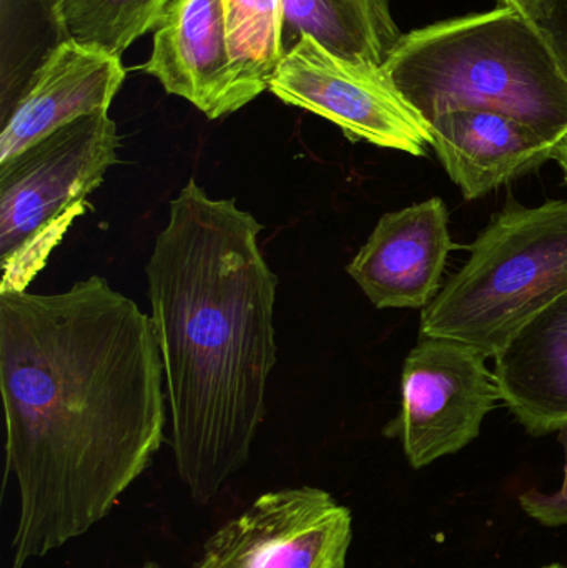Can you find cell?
I'll return each instance as SVG.
<instances>
[{
	"instance_id": "1",
	"label": "cell",
	"mask_w": 567,
	"mask_h": 568,
	"mask_svg": "<svg viewBox=\"0 0 567 568\" xmlns=\"http://www.w3.org/2000/svg\"><path fill=\"white\" fill-rule=\"evenodd\" d=\"M163 383L152 320L102 276L0 293L12 568L85 536L149 469L165 440Z\"/></svg>"
},
{
	"instance_id": "2",
	"label": "cell",
	"mask_w": 567,
	"mask_h": 568,
	"mask_svg": "<svg viewBox=\"0 0 567 568\" xmlns=\"http://www.w3.org/2000/svg\"><path fill=\"white\" fill-rule=\"evenodd\" d=\"M262 232L235 200L212 199L192 179L170 202L146 263L173 460L196 506L246 466L265 420L279 278Z\"/></svg>"
},
{
	"instance_id": "3",
	"label": "cell",
	"mask_w": 567,
	"mask_h": 568,
	"mask_svg": "<svg viewBox=\"0 0 567 568\" xmlns=\"http://www.w3.org/2000/svg\"><path fill=\"white\" fill-rule=\"evenodd\" d=\"M383 75L428 125L453 110H489L555 142L567 135L565 73L541 30L515 7L406 33Z\"/></svg>"
},
{
	"instance_id": "4",
	"label": "cell",
	"mask_w": 567,
	"mask_h": 568,
	"mask_svg": "<svg viewBox=\"0 0 567 568\" xmlns=\"http://www.w3.org/2000/svg\"><path fill=\"white\" fill-rule=\"evenodd\" d=\"M469 252L422 311L419 336L459 341L495 357L567 291V200L525 206L509 195Z\"/></svg>"
},
{
	"instance_id": "5",
	"label": "cell",
	"mask_w": 567,
	"mask_h": 568,
	"mask_svg": "<svg viewBox=\"0 0 567 568\" xmlns=\"http://www.w3.org/2000/svg\"><path fill=\"white\" fill-rule=\"evenodd\" d=\"M109 112L82 116L0 163V293L27 291L119 163Z\"/></svg>"
},
{
	"instance_id": "6",
	"label": "cell",
	"mask_w": 567,
	"mask_h": 568,
	"mask_svg": "<svg viewBox=\"0 0 567 568\" xmlns=\"http://www.w3.org/2000/svg\"><path fill=\"white\" fill-rule=\"evenodd\" d=\"M482 351L459 341L419 336L402 373V407L383 436L398 439L406 460L419 470L465 449L503 403L495 374Z\"/></svg>"
},
{
	"instance_id": "7",
	"label": "cell",
	"mask_w": 567,
	"mask_h": 568,
	"mask_svg": "<svg viewBox=\"0 0 567 568\" xmlns=\"http://www.w3.org/2000/svg\"><path fill=\"white\" fill-rule=\"evenodd\" d=\"M269 92L286 105L315 113L352 142L425 156L428 123L398 95L383 70L350 62L302 37L286 50Z\"/></svg>"
},
{
	"instance_id": "8",
	"label": "cell",
	"mask_w": 567,
	"mask_h": 568,
	"mask_svg": "<svg viewBox=\"0 0 567 568\" xmlns=\"http://www.w3.org/2000/svg\"><path fill=\"white\" fill-rule=\"evenodd\" d=\"M352 542L348 507L318 487H286L222 524L192 568H346Z\"/></svg>"
},
{
	"instance_id": "9",
	"label": "cell",
	"mask_w": 567,
	"mask_h": 568,
	"mask_svg": "<svg viewBox=\"0 0 567 568\" xmlns=\"http://www.w3.org/2000/svg\"><path fill=\"white\" fill-rule=\"evenodd\" d=\"M448 222L439 196L386 213L346 273L378 310H425L442 291L449 253L458 248Z\"/></svg>"
},
{
	"instance_id": "10",
	"label": "cell",
	"mask_w": 567,
	"mask_h": 568,
	"mask_svg": "<svg viewBox=\"0 0 567 568\" xmlns=\"http://www.w3.org/2000/svg\"><path fill=\"white\" fill-rule=\"evenodd\" d=\"M125 77L122 57L77 40H60L33 70L3 120L0 163L82 116L109 112Z\"/></svg>"
},
{
	"instance_id": "11",
	"label": "cell",
	"mask_w": 567,
	"mask_h": 568,
	"mask_svg": "<svg viewBox=\"0 0 567 568\" xmlns=\"http://www.w3.org/2000/svg\"><path fill=\"white\" fill-rule=\"evenodd\" d=\"M139 69L206 119L236 112L223 0H170L153 30L152 55Z\"/></svg>"
},
{
	"instance_id": "12",
	"label": "cell",
	"mask_w": 567,
	"mask_h": 568,
	"mask_svg": "<svg viewBox=\"0 0 567 568\" xmlns=\"http://www.w3.org/2000/svg\"><path fill=\"white\" fill-rule=\"evenodd\" d=\"M429 130L436 155L468 202L535 172L553 160L559 143L489 110H453L433 120Z\"/></svg>"
},
{
	"instance_id": "13",
	"label": "cell",
	"mask_w": 567,
	"mask_h": 568,
	"mask_svg": "<svg viewBox=\"0 0 567 568\" xmlns=\"http://www.w3.org/2000/svg\"><path fill=\"white\" fill-rule=\"evenodd\" d=\"M493 374L526 433L541 437L567 426V291L516 331Z\"/></svg>"
},
{
	"instance_id": "14",
	"label": "cell",
	"mask_w": 567,
	"mask_h": 568,
	"mask_svg": "<svg viewBox=\"0 0 567 568\" xmlns=\"http://www.w3.org/2000/svg\"><path fill=\"white\" fill-rule=\"evenodd\" d=\"M285 50L302 37L369 69L383 70L398 47L389 0H282Z\"/></svg>"
},
{
	"instance_id": "15",
	"label": "cell",
	"mask_w": 567,
	"mask_h": 568,
	"mask_svg": "<svg viewBox=\"0 0 567 568\" xmlns=\"http://www.w3.org/2000/svg\"><path fill=\"white\" fill-rule=\"evenodd\" d=\"M233 70V103L240 110L266 92L285 57L282 0H223Z\"/></svg>"
},
{
	"instance_id": "16",
	"label": "cell",
	"mask_w": 567,
	"mask_h": 568,
	"mask_svg": "<svg viewBox=\"0 0 567 568\" xmlns=\"http://www.w3.org/2000/svg\"><path fill=\"white\" fill-rule=\"evenodd\" d=\"M170 0H52L50 16L60 40L72 39L122 57L155 30Z\"/></svg>"
},
{
	"instance_id": "17",
	"label": "cell",
	"mask_w": 567,
	"mask_h": 568,
	"mask_svg": "<svg viewBox=\"0 0 567 568\" xmlns=\"http://www.w3.org/2000/svg\"><path fill=\"white\" fill-rule=\"evenodd\" d=\"M558 443L565 450V480L563 487L555 494L539 493L531 489L518 497L519 506L536 523L551 529L567 526V426L558 430Z\"/></svg>"
},
{
	"instance_id": "18",
	"label": "cell",
	"mask_w": 567,
	"mask_h": 568,
	"mask_svg": "<svg viewBox=\"0 0 567 568\" xmlns=\"http://www.w3.org/2000/svg\"><path fill=\"white\" fill-rule=\"evenodd\" d=\"M525 13L548 40L567 80V0H541Z\"/></svg>"
},
{
	"instance_id": "19",
	"label": "cell",
	"mask_w": 567,
	"mask_h": 568,
	"mask_svg": "<svg viewBox=\"0 0 567 568\" xmlns=\"http://www.w3.org/2000/svg\"><path fill=\"white\" fill-rule=\"evenodd\" d=\"M553 160H556L559 169L563 170V175H565V182L567 185V135L558 143V146H556Z\"/></svg>"
},
{
	"instance_id": "20",
	"label": "cell",
	"mask_w": 567,
	"mask_h": 568,
	"mask_svg": "<svg viewBox=\"0 0 567 568\" xmlns=\"http://www.w3.org/2000/svg\"><path fill=\"white\" fill-rule=\"evenodd\" d=\"M499 2H502V6L515 7V9L523 10V12H528L531 7H535L541 0H499Z\"/></svg>"
},
{
	"instance_id": "21",
	"label": "cell",
	"mask_w": 567,
	"mask_h": 568,
	"mask_svg": "<svg viewBox=\"0 0 567 568\" xmlns=\"http://www.w3.org/2000/svg\"><path fill=\"white\" fill-rule=\"evenodd\" d=\"M142 568H162L155 560H149V562L143 564Z\"/></svg>"
},
{
	"instance_id": "22",
	"label": "cell",
	"mask_w": 567,
	"mask_h": 568,
	"mask_svg": "<svg viewBox=\"0 0 567 568\" xmlns=\"http://www.w3.org/2000/svg\"><path fill=\"white\" fill-rule=\"evenodd\" d=\"M545 568H567L566 566H559V564H555V566H548Z\"/></svg>"
}]
</instances>
